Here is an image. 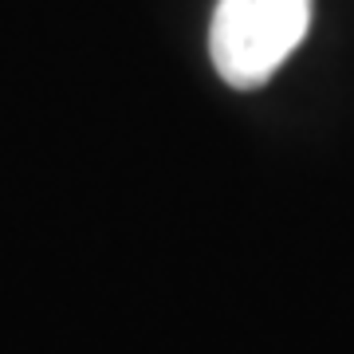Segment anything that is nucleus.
Here are the masks:
<instances>
[{"instance_id":"f257e3e1","label":"nucleus","mask_w":354,"mask_h":354,"mask_svg":"<svg viewBox=\"0 0 354 354\" xmlns=\"http://www.w3.org/2000/svg\"><path fill=\"white\" fill-rule=\"evenodd\" d=\"M311 24V0H216L209 55L228 87H264L299 48Z\"/></svg>"}]
</instances>
